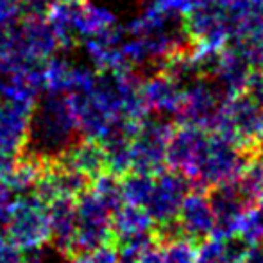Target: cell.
<instances>
[{
    "instance_id": "16",
    "label": "cell",
    "mask_w": 263,
    "mask_h": 263,
    "mask_svg": "<svg viewBox=\"0 0 263 263\" xmlns=\"http://www.w3.org/2000/svg\"><path fill=\"white\" fill-rule=\"evenodd\" d=\"M90 188L107 208L111 210V213L120 204H124V201H122L120 177L113 176V174L104 172L101 176H97L95 179L90 181Z\"/></svg>"
},
{
    "instance_id": "12",
    "label": "cell",
    "mask_w": 263,
    "mask_h": 263,
    "mask_svg": "<svg viewBox=\"0 0 263 263\" xmlns=\"http://www.w3.org/2000/svg\"><path fill=\"white\" fill-rule=\"evenodd\" d=\"M47 206H49L50 242L63 256L68 258L72 254L73 236H76L77 228L73 199H55Z\"/></svg>"
},
{
    "instance_id": "5",
    "label": "cell",
    "mask_w": 263,
    "mask_h": 263,
    "mask_svg": "<svg viewBox=\"0 0 263 263\" xmlns=\"http://www.w3.org/2000/svg\"><path fill=\"white\" fill-rule=\"evenodd\" d=\"M73 204H76L77 228L72 254L115 242L111 231V210L91 192L90 186L73 199Z\"/></svg>"
},
{
    "instance_id": "9",
    "label": "cell",
    "mask_w": 263,
    "mask_h": 263,
    "mask_svg": "<svg viewBox=\"0 0 263 263\" xmlns=\"http://www.w3.org/2000/svg\"><path fill=\"white\" fill-rule=\"evenodd\" d=\"M177 226H179L181 235L195 242H201L211 235L215 228V215L206 192L192 188L184 195L179 213H177Z\"/></svg>"
},
{
    "instance_id": "8",
    "label": "cell",
    "mask_w": 263,
    "mask_h": 263,
    "mask_svg": "<svg viewBox=\"0 0 263 263\" xmlns=\"http://www.w3.org/2000/svg\"><path fill=\"white\" fill-rule=\"evenodd\" d=\"M32 106L0 91V153L16 158L27 140Z\"/></svg>"
},
{
    "instance_id": "11",
    "label": "cell",
    "mask_w": 263,
    "mask_h": 263,
    "mask_svg": "<svg viewBox=\"0 0 263 263\" xmlns=\"http://www.w3.org/2000/svg\"><path fill=\"white\" fill-rule=\"evenodd\" d=\"M140 91L147 109L156 111L158 115H177L183 106V93L177 81L165 72L151 77Z\"/></svg>"
},
{
    "instance_id": "17",
    "label": "cell",
    "mask_w": 263,
    "mask_h": 263,
    "mask_svg": "<svg viewBox=\"0 0 263 263\" xmlns=\"http://www.w3.org/2000/svg\"><path fill=\"white\" fill-rule=\"evenodd\" d=\"M170 263H197L199 261V246L195 240L184 235H177L165 242H159Z\"/></svg>"
},
{
    "instance_id": "19",
    "label": "cell",
    "mask_w": 263,
    "mask_h": 263,
    "mask_svg": "<svg viewBox=\"0 0 263 263\" xmlns=\"http://www.w3.org/2000/svg\"><path fill=\"white\" fill-rule=\"evenodd\" d=\"M66 260L68 263H117V246H115V242H109L95 247V249L76 253Z\"/></svg>"
},
{
    "instance_id": "4",
    "label": "cell",
    "mask_w": 263,
    "mask_h": 263,
    "mask_svg": "<svg viewBox=\"0 0 263 263\" xmlns=\"http://www.w3.org/2000/svg\"><path fill=\"white\" fill-rule=\"evenodd\" d=\"M174 129V122L165 120L163 115L140 120L138 133L131 140V172L158 176L166 168V145Z\"/></svg>"
},
{
    "instance_id": "22",
    "label": "cell",
    "mask_w": 263,
    "mask_h": 263,
    "mask_svg": "<svg viewBox=\"0 0 263 263\" xmlns=\"http://www.w3.org/2000/svg\"><path fill=\"white\" fill-rule=\"evenodd\" d=\"M256 202H258V210L263 213V190H261V194L258 195V199H256Z\"/></svg>"
},
{
    "instance_id": "18",
    "label": "cell",
    "mask_w": 263,
    "mask_h": 263,
    "mask_svg": "<svg viewBox=\"0 0 263 263\" xmlns=\"http://www.w3.org/2000/svg\"><path fill=\"white\" fill-rule=\"evenodd\" d=\"M235 181H236L238 190L242 192V195L246 197V201L249 202V204H254L258 195H260L263 190V165L258 159L253 158L247 163L246 170H243L238 179H235Z\"/></svg>"
},
{
    "instance_id": "15",
    "label": "cell",
    "mask_w": 263,
    "mask_h": 263,
    "mask_svg": "<svg viewBox=\"0 0 263 263\" xmlns=\"http://www.w3.org/2000/svg\"><path fill=\"white\" fill-rule=\"evenodd\" d=\"M120 186H122V201L125 204L145 208L154 186V176L129 172L124 177H120Z\"/></svg>"
},
{
    "instance_id": "2",
    "label": "cell",
    "mask_w": 263,
    "mask_h": 263,
    "mask_svg": "<svg viewBox=\"0 0 263 263\" xmlns=\"http://www.w3.org/2000/svg\"><path fill=\"white\" fill-rule=\"evenodd\" d=\"M4 236L22 253L43 249L50 242L49 206L34 194L20 195Z\"/></svg>"
},
{
    "instance_id": "23",
    "label": "cell",
    "mask_w": 263,
    "mask_h": 263,
    "mask_svg": "<svg viewBox=\"0 0 263 263\" xmlns=\"http://www.w3.org/2000/svg\"><path fill=\"white\" fill-rule=\"evenodd\" d=\"M261 138H263V136H261Z\"/></svg>"
},
{
    "instance_id": "6",
    "label": "cell",
    "mask_w": 263,
    "mask_h": 263,
    "mask_svg": "<svg viewBox=\"0 0 263 263\" xmlns=\"http://www.w3.org/2000/svg\"><path fill=\"white\" fill-rule=\"evenodd\" d=\"M208 131L195 125L181 124L174 129L166 145L165 161L166 166L183 174L192 184L199 177L206 151H208Z\"/></svg>"
},
{
    "instance_id": "14",
    "label": "cell",
    "mask_w": 263,
    "mask_h": 263,
    "mask_svg": "<svg viewBox=\"0 0 263 263\" xmlns=\"http://www.w3.org/2000/svg\"><path fill=\"white\" fill-rule=\"evenodd\" d=\"M233 236L240 238L247 247L263 243V213L253 204L247 206L233 222Z\"/></svg>"
},
{
    "instance_id": "1",
    "label": "cell",
    "mask_w": 263,
    "mask_h": 263,
    "mask_svg": "<svg viewBox=\"0 0 263 263\" xmlns=\"http://www.w3.org/2000/svg\"><path fill=\"white\" fill-rule=\"evenodd\" d=\"M81 136L68 97L61 91H50L42 101L36 99L32 106L22 153L32 154L45 163H54Z\"/></svg>"
},
{
    "instance_id": "13",
    "label": "cell",
    "mask_w": 263,
    "mask_h": 263,
    "mask_svg": "<svg viewBox=\"0 0 263 263\" xmlns=\"http://www.w3.org/2000/svg\"><path fill=\"white\" fill-rule=\"evenodd\" d=\"M154 220L145 208L133 204H120L111 213V231H113L115 242L124 240L135 235L154 231Z\"/></svg>"
},
{
    "instance_id": "3",
    "label": "cell",
    "mask_w": 263,
    "mask_h": 263,
    "mask_svg": "<svg viewBox=\"0 0 263 263\" xmlns=\"http://www.w3.org/2000/svg\"><path fill=\"white\" fill-rule=\"evenodd\" d=\"M253 153L254 151L242 149L215 133L210 135L208 151H206L201 172L192 188L206 192L211 186L238 179L240 174L246 170L247 163L253 159Z\"/></svg>"
},
{
    "instance_id": "20",
    "label": "cell",
    "mask_w": 263,
    "mask_h": 263,
    "mask_svg": "<svg viewBox=\"0 0 263 263\" xmlns=\"http://www.w3.org/2000/svg\"><path fill=\"white\" fill-rule=\"evenodd\" d=\"M18 197H20L18 192L9 183L0 179V231H4V228L9 222L11 215L14 211V206L18 202Z\"/></svg>"
},
{
    "instance_id": "7",
    "label": "cell",
    "mask_w": 263,
    "mask_h": 263,
    "mask_svg": "<svg viewBox=\"0 0 263 263\" xmlns=\"http://www.w3.org/2000/svg\"><path fill=\"white\" fill-rule=\"evenodd\" d=\"M192 190V183L176 170L166 166L163 172L154 176V186L145 204L147 213L153 217L154 228H166L177 220L181 202Z\"/></svg>"
},
{
    "instance_id": "21",
    "label": "cell",
    "mask_w": 263,
    "mask_h": 263,
    "mask_svg": "<svg viewBox=\"0 0 263 263\" xmlns=\"http://www.w3.org/2000/svg\"><path fill=\"white\" fill-rule=\"evenodd\" d=\"M138 263H170L168 258H166L165 251H163V247L156 243V246H153L151 249H147L145 253H143V256L140 258Z\"/></svg>"
},
{
    "instance_id": "10",
    "label": "cell",
    "mask_w": 263,
    "mask_h": 263,
    "mask_svg": "<svg viewBox=\"0 0 263 263\" xmlns=\"http://www.w3.org/2000/svg\"><path fill=\"white\" fill-rule=\"evenodd\" d=\"M55 163L84 174L90 179L106 172V151L99 140L81 136L72 143Z\"/></svg>"
}]
</instances>
